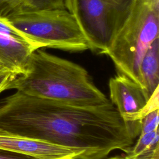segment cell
Segmentation results:
<instances>
[{"label": "cell", "mask_w": 159, "mask_h": 159, "mask_svg": "<svg viewBox=\"0 0 159 159\" xmlns=\"http://www.w3.org/2000/svg\"><path fill=\"white\" fill-rule=\"evenodd\" d=\"M109 88V100L125 121L140 120L148 112L159 109V87L150 96L140 84L117 73L110 78Z\"/></svg>", "instance_id": "cell-6"}, {"label": "cell", "mask_w": 159, "mask_h": 159, "mask_svg": "<svg viewBox=\"0 0 159 159\" xmlns=\"http://www.w3.org/2000/svg\"><path fill=\"white\" fill-rule=\"evenodd\" d=\"M0 34L7 35L15 39L27 42L23 35L12 26L5 17L2 16H0Z\"/></svg>", "instance_id": "cell-13"}, {"label": "cell", "mask_w": 159, "mask_h": 159, "mask_svg": "<svg viewBox=\"0 0 159 159\" xmlns=\"http://www.w3.org/2000/svg\"><path fill=\"white\" fill-rule=\"evenodd\" d=\"M137 141L134 143L125 155L130 159H137L148 154L159 147L158 129L153 131L140 134Z\"/></svg>", "instance_id": "cell-11"}, {"label": "cell", "mask_w": 159, "mask_h": 159, "mask_svg": "<svg viewBox=\"0 0 159 159\" xmlns=\"http://www.w3.org/2000/svg\"><path fill=\"white\" fill-rule=\"evenodd\" d=\"M158 113L159 109L152 111L147 114L141 120L140 122V132L144 134L153 131L158 129Z\"/></svg>", "instance_id": "cell-12"}, {"label": "cell", "mask_w": 159, "mask_h": 159, "mask_svg": "<svg viewBox=\"0 0 159 159\" xmlns=\"http://www.w3.org/2000/svg\"><path fill=\"white\" fill-rule=\"evenodd\" d=\"M66 9L71 11V0H0V16L16 11Z\"/></svg>", "instance_id": "cell-10"}, {"label": "cell", "mask_w": 159, "mask_h": 159, "mask_svg": "<svg viewBox=\"0 0 159 159\" xmlns=\"http://www.w3.org/2000/svg\"><path fill=\"white\" fill-rule=\"evenodd\" d=\"M0 148L37 159H83L81 150L25 138L0 129Z\"/></svg>", "instance_id": "cell-7"}, {"label": "cell", "mask_w": 159, "mask_h": 159, "mask_svg": "<svg viewBox=\"0 0 159 159\" xmlns=\"http://www.w3.org/2000/svg\"><path fill=\"white\" fill-rule=\"evenodd\" d=\"M10 89L77 106L98 107L111 103L85 68L40 48L32 53L25 73L13 80Z\"/></svg>", "instance_id": "cell-2"}, {"label": "cell", "mask_w": 159, "mask_h": 159, "mask_svg": "<svg viewBox=\"0 0 159 159\" xmlns=\"http://www.w3.org/2000/svg\"><path fill=\"white\" fill-rule=\"evenodd\" d=\"M71 11L89 49L105 54L134 0H71Z\"/></svg>", "instance_id": "cell-5"}, {"label": "cell", "mask_w": 159, "mask_h": 159, "mask_svg": "<svg viewBox=\"0 0 159 159\" xmlns=\"http://www.w3.org/2000/svg\"><path fill=\"white\" fill-rule=\"evenodd\" d=\"M4 70H5V69L3 68L1 66H0V72H1V71H4Z\"/></svg>", "instance_id": "cell-18"}, {"label": "cell", "mask_w": 159, "mask_h": 159, "mask_svg": "<svg viewBox=\"0 0 159 159\" xmlns=\"http://www.w3.org/2000/svg\"><path fill=\"white\" fill-rule=\"evenodd\" d=\"M35 50L26 42L0 34V66L17 76L23 75Z\"/></svg>", "instance_id": "cell-8"}, {"label": "cell", "mask_w": 159, "mask_h": 159, "mask_svg": "<svg viewBox=\"0 0 159 159\" xmlns=\"http://www.w3.org/2000/svg\"><path fill=\"white\" fill-rule=\"evenodd\" d=\"M0 159H37L27 155L0 148Z\"/></svg>", "instance_id": "cell-15"}, {"label": "cell", "mask_w": 159, "mask_h": 159, "mask_svg": "<svg viewBox=\"0 0 159 159\" xmlns=\"http://www.w3.org/2000/svg\"><path fill=\"white\" fill-rule=\"evenodd\" d=\"M17 76L7 70L0 72V93L9 89L10 86Z\"/></svg>", "instance_id": "cell-14"}, {"label": "cell", "mask_w": 159, "mask_h": 159, "mask_svg": "<svg viewBox=\"0 0 159 159\" xmlns=\"http://www.w3.org/2000/svg\"><path fill=\"white\" fill-rule=\"evenodd\" d=\"M0 129L81 150L83 159H104L114 150L127 152L140 134V122L124 120L112 103L77 106L17 91L0 100Z\"/></svg>", "instance_id": "cell-1"}, {"label": "cell", "mask_w": 159, "mask_h": 159, "mask_svg": "<svg viewBox=\"0 0 159 159\" xmlns=\"http://www.w3.org/2000/svg\"><path fill=\"white\" fill-rule=\"evenodd\" d=\"M4 17L36 49L52 48L70 52L89 49L76 19L68 10L16 11Z\"/></svg>", "instance_id": "cell-4"}, {"label": "cell", "mask_w": 159, "mask_h": 159, "mask_svg": "<svg viewBox=\"0 0 159 159\" xmlns=\"http://www.w3.org/2000/svg\"><path fill=\"white\" fill-rule=\"evenodd\" d=\"M142 83L151 96L159 87V37L146 51L140 67Z\"/></svg>", "instance_id": "cell-9"}, {"label": "cell", "mask_w": 159, "mask_h": 159, "mask_svg": "<svg viewBox=\"0 0 159 159\" xmlns=\"http://www.w3.org/2000/svg\"><path fill=\"white\" fill-rule=\"evenodd\" d=\"M158 32L159 0H134L105 53L112 60L118 74L143 88L140 73L141 61L148 47L159 37Z\"/></svg>", "instance_id": "cell-3"}, {"label": "cell", "mask_w": 159, "mask_h": 159, "mask_svg": "<svg viewBox=\"0 0 159 159\" xmlns=\"http://www.w3.org/2000/svg\"><path fill=\"white\" fill-rule=\"evenodd\" d=\"M137 159H159V147H157L152 152L140 156Z\"/></svg>", "instance_id": "cell-16"}, {"label": "cell", "mask_w": 159, "mask_h": 159, "mask_svg": "<svg viewBox=\"0 0 159 159\" xmlns=\"http://www.w3.org/2000/svg\"><path fill=\"white\" fill-rule=\"evenodd\" d=\"M107 159H130V158H128L126 155H125V156H116V157L108 158Z\"/></svg>", "instance_id": "cell-17"}]
</instances>
